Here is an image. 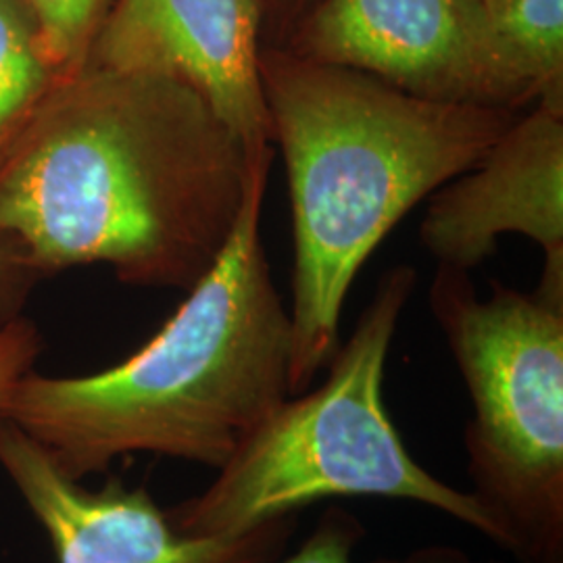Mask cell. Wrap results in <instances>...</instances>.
Segmentation results:
<instances>
[{
  "label": "cell",
  "mask_w": 563,
  "mask_h": 563,
  "mask_svg": "<svg viewBox=\"0 0 563 563\" xmlns=\"http://www.w3.org/2000/svg\"><path fill=\"white\" fill-rule=\"evenodd\" d=\"M262 155L192 86L86 63L0 153V244L38 276L102 263L134 286L188 290Z\"/></svg>",
  "instance_id": "cell-1"
},
{
  "label": "cell",
  "mask_w": 563,
  "mask_h": 563,
  "mask_svg": "<svg viewBox=\"0 0 563 563\" xmlns=\"http://www.w3.org/2000/svg\"><path fill=\"white\" fill-rule=\"evenodd\" d=\"M274 151L249 181L239 222L176 313L128 360L86 376L27 372L0 418L84 481L151 453L220 470L290 395V313L263 251Z\"/></svg>",
  "instance_id": "cell-2"
},
{
  "label": "cell",
  "mask_w": 563,
  "mask_h": 563,
  "mask_svg": "<svg viewBox=\"0 0 563 563\" xmlns=\"http://www.w3.org/2000/svg\"><path fill=\"white\" fill-rule=\"evenodd\" d=\"M260 80L292 207L295 397L334 357L365 260L418 202L481 162L518 111L426 101L286 48L260 53Z\"/></svg>",
  "instance_id": "cell-3"
},
{
  "label": "cell",
  "mask_w": 563,
  "mask_h": 563,
  "mask_svg": "<svg viewBox=\"0 0 563 563\" xmlns=\"http://www.w3.org/2000/svg\"><path fill=\"white\" fill-rule=\"evenodd\" d=\"M413 286L409 265L384 274L328 363L325 383L282 402L201 495L167 511L169 522L192 537H228L323 499L380 497L432 507L509 551L504 528L472 493L444 484L409 455L386 411V360Z\"/></svg>",
  "instance_id": "cell-4"
},
{
  "label": "cell",
  "mask_w": 563,
  "mask_h": 563,
  "mask_svg": "<svg viewBox=\"0 0 563 563\" xmlns=\"http://www.w3.org/2000/svg\"><path fill=\"white\" fill-rule=\"evenodd\" d=\"M430 309L462 372L474 416L463 446L472 495L522 563H563V295L441 267Z\"/></svg>",
  "instance_id": "cell-5"
},
{
  "label": "cell",
  "mask_w": 563,
  "mask_h": 563,
  "mask_svg": "<svg viewBox=\"0 0 563 563\" xmlns=\"http://www.w3.org/2000/svg\"><path fill=\"white\" fill-rule=\"evenodd\" d=\"M286 51L426 101L509 111L537 102L495 41L483 0H320Z\"/></svg>",
  "instance_id": "cell-6"
},
{
  "label": "cell",
  "mask_w": 563,
  "mask_h": 563,
  "mask_svg": "<svg viewBox=\"0 0 563 563\" xmlns=\"http://www.w3.org/2000/svg\"><path fill=\"white\" fill-rule=\"evenodd\" d=\"M0 470L41 523L57 563H276L297 528V516H284L241 534H186L144 486L109 481L86 488L4 418Z\"/></svg>",
  "instance_id": "cell-7"
},
{
  "label": "cell",
  "mask_w": 563,
  "mask_h": 563,
  "mask_svg": "<svg viewBox=\"0 0 563 563\" xmlns=\"http://www.w3.org/2000/svg\"><path fill=\"white\" fill-rule=\"evenodd\" d=\"M541 244V284L563 288V102L537 101L483 159L430 199L420 241L441 267L470 272L499 236Z\"/></svg>",
  "instance_id": "cell-8"
},
{
  "label": "cell",
  "mask_w": 563,
  "mask_h": 563,
  "mask_svg": "<svg viewBox=\"0 0 563 563\" xmlns=\"http://www.w3.org/2000/svg\"><path fill=\"white\" fill-rule=\"evenodd\" d=\"M260 53V0H113L88 63L192 86L262 155L274 144Z\"/></svg>",
  "instance_id": "cell-9"
},
{
  "label": "cell",
  "mask_w": 563,
  "mask_h": 563,
  "mask_svg": "<svg viewBox=\"0 0 563 563\" xmlns=\"http://www.w3.org/2000/svg\"><path fill=\"white\" fill-rule=\"evenodd\" d=\"M505 57L537 101L563 102V0H483Z\"/></svg>",
  "instance_id": "cell-10"
},
{
  "label": "cell",
  "mask_w": 563,
  "mask_h": 563,
  "mask_svg": "<svg viewBox=\"0 0 563 563\" xmlns=\"http://www.w3.org/2000/svg\"><path fill=\"white\" fill-rule=\"evenodd\" d=\"M57 81L23 0H0V153Z\"/></svg>",
  "instance_id": "cell-11"
},
{
  "label": "cell",
  "mask_w": 563,
  "mask_h": 563,
  "mask_svg": "<svg viewBox=\"0 0 563 563\" xmlns=\"http://www.w3.org/2000/svg\"><path fill=\"white\" fill-rule=\"evenodd\" d=\"M44 57L63 80L90 59L113 0H23Z\"/></svg>",
  "instance_id": "cell-12"
},
{
  "label": "cell",
  "mask_w": 563,
  "mask_h": 563,
  "mask_svg": "<svg viewBox=\"0 0 563 563\" xmlns=\"http://www.w3.org/2000/svg\"><path fill=\"white\" fill-rule=\"evenodd\" d=\"M363 539L362 520L342 507L330 505L305 543L276 563H353V553Z\"/></svg>",
  "instance_id": "cell-13"
},
{
  "label": "cell",
  "mask_w": 563,
  "mask_h": 563,
  "mask_svg": "<svg viewBox=\"0 0 563 563\" xmlns=\"http://www.w3.org/2000/svg\"><path fill=\"white\" fill-rule=\"evenodd\" d=\"M41 349V334L30 320L20 318L0 328V401L13 384L32 372Z\"/></svg>",
  "instance_id": "cell-14"
},
{
  "label": "cell",
  "mask_w": 563,
  "mask_h": 563,
  "mask_svg": "<svg viewBox=\"0 0 563 563\" xmlns=\"http://www.w3.org/2000/svg\"><path fill=\"white\" fill-rule=\"evenodd\" d=\"M38 278L11 249L0 244V328L20 320L21 309Z\"/></svg>",
  "instance_id": "cell-15"
},
{
  "label": "cell",
  "mask_w": 563,
  "mask_h": 563,
  "mask_svg": "<svg viewBox=\"0 0 563 563\" xmlns=\"http://www.w3.org/2000/svg\"><path fill=\"white\" fill-rule=\"evenodd\" d=\"M367 563H505V562H476L465 551L451 547V544H428L413 549L407 555L399 558H378Z\"/></svg>",
  "instance_id": "cell-16"
},
{
  "label": "cell",
  "mask_w": 563,
  "mask_h": 563,
  "mask_svg": "<svg viewBox=\"0 0 563 563\" xmlns=\"http://www.w3.org/2000/svg\"><path fill=\"white\" fill-rule=\"evenodd\" d=\"M286 7H295V4H301L302 0H280Z\"/></svg>",
  "instance_id": "cell-17"
}]
</instances>
